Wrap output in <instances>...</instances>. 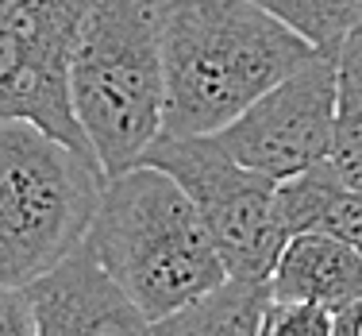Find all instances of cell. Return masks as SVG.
Listing matches in <instances>:
<instances>
[{"label":"cell","instance_id":"6da1fadb","mask_svg":"<svg viewBox=\"0 0 362 336\" xmlns=\"http://www.w3.org/2000/svg\"><path fill=\"white\" fill-rule=\"evenodd\" d=\"M166 124L212 135L320 50L251 0H158Z\"/></svg>","mask_w":362,"mask_h":336},{"label":"cell","instance_id":"7a4b0ae2","mask_svg":"<svg viewBox=\"0 0 362 336\" xmlns=\"http://www.w3.org/2000/svg\"><path fill=\"white\" fill-rule=\"evenodd\" d=\"M85 240L151 329L228 279L193 194L154 162L108 174Z\"/></svg>","mask_w":362,"mask_h":336},{"label":"cell","instance_id":"3957f363","mask_svg":"<svg viewBox=\"0 0 362 336\" xmlns=\"http://www.w3.org/2000/svg\"><path fill=\"white\" fill-rule=\"evenodd\" d=\"M70 97L105 174L143 162L166 124L158 0H93L74 47Z\"/></svg>","mask_w":362,"mask_h":336},{"label":"cell","instance_id":"277c9868","mask_svg":"<svg viewBox=\"0 0 362 336\" xmlns=\"http://www.w3.org/2000/svg\"><path fill=\"white\" fill-rule=\"evenodd\" d=\"M97 155L31 120H0V279L28 286L89 236L105 194Z\"/></svg>","mask_w":362,"mask_h":336},{"label":"cell","instance_id":"5b68a950","mask_svg":"<svg viewBox=\"0 0 362 336\" xmlns=\"http://www.w3.org/2000/svg\"><path fill=\"white\" fill-rule=\"evenodd\" d=\"M143 162L170 170L193 194L228 274L270 282L289 240L278 209V178L231 159L216 135H158Z\"/></svg>","mask_w":362,"mask_h":336},{"label":"cell","instance_id":"8992f818","mask_svg":"<svg viewBox=\"0 0 362 336\" xmlns=\"http://www.w3.org/2000/svg\"><path fill=\"white\" fill-rule=\"evenodd\" d=\"M93 0H0V120H31L89 151L70 97V62Z\"/></svg>","mask_w":362,"mask_h":336},{"label":"cell","instance_id":"52a82bcc","mask_svg":"<svg viewBox=\"0 0 362 336\" xmlns=\"http://www.w3.org/2000/svg\"><path fill=\"white\" fill-rule=\"evenodd\" d=\"M216 143L243 167L286 178L332 159L335 147V55H313L251 108H243Z\"/></svg>","mask_w":362,"mask_h":336},{"label":"cell","instance_id":"ba28073f","mask_svg":"<svg viewBox=\"0 0 362 336\" xmlns=\"http://www.w3.org/2000/svg\"><path fill=\"white\" fill-rule=\"evenodd\" d=\"M28 301L35 309L39 336H124L151 332L143 309L97 259L89 240L74 247L62 263L28 282Z\"/></svg>","mask_w":362,"mask_h":336},{"label":"cell","instance_id":"9c48e42d","mask_svg":"<svg viewBox=\"0 0 362 336\" xmlns=\"http://www.w3.org/2000/svg\"><path fill=\"white\" fill-rule=\"evenodd\" d=\"M270 298L343 309L362 298V247L327 232H293L270 274Z\"/></svg>","mask_w":362,"mask_h":336},{"label":"cell","instance_id":"30bf717a","mask_svg":"<svg viewBox=\"0 0 362 336\" xmlns=\"http://www.w3.org/2000/svg\"><path fill=\"white\" fill-rule=\"evenodd\" d=\"M278 209L293 232H327L362 247V186H355L332 159L278 182Z\"/></svg>","mask_w":362,"mask_h":336},{"label":"cell","instance_id":"8fae6325","mask_svg":"<svg viewBox=\"0 0 362 336\" xmlns=\"http://www.w3.org/2000/svg\"><path fill=\"white\" fill-rule=\"evenodd\" d=\"M266 306H270V282H251L228 274L201 298H193L174 317L158 321L151 332L174 336H262Z\"/></svg>","mask_w":362,"mask_h":336},{"label":"cell","instance_id":"7c38bea8","mask_svg":"<svg viewBox=\"0 0 362 336\" xmlns=\"http://www.w3.org/2000/svg\"><path fill=\"white\" fill-rule=\"evenodd\" d=\"M332 162L362 186V23L335 50V147Z\"/></svg>","mask_w":362,"mask_h":336},{"label":"cell","instance_id":"4fadbf2b","mask_svg":"<svg viewBox=\"0 0 362 336\" xmlns=\"http://www.w3.org/2000/svg\"><path fill=\"white\" fill-rule=\"evenodd\" d=\"M251 4L289 23L324 55H335L343 39L362 23V0H251Z\"/></svg>","mask_w":362,"mask_h":336},{"label":"cell","instance_id":"5bb4252c","mask_svg":"<svg viewBox=\"0 0 362 336\" xmlns=\"http://www.w3.org/2000/svg\"><path fill=\"white\" fill-rule=\"evenodd\" d=\"M262 336H335V313L316 301H278L266 306Z\"/></svg>","mask_w":362,"mask_h":336},{"label":"cell","instance_id":"9a60e30c","mask_svg":"<svg viewBox=\"0 0 362 336\" xmlns=\"http://www.w3.org/2000/svg\"><path fill=\"white\" fill-rule=\"evenodd\" d=\"M0 336H39L28 290L0 279Z\"/></svg>","mask_w":362,"mask_h":336},{"label":"cell","instance_id":"2e32d148","mask_svg":"<svg viewBox=\"0 0 362 336\" xmlns=\"http://www.w3.org/2000/svg\"><path fill=\"white\" fill-rule=\"evenodd\" d=\"M335 336H362V298L335 309Z\"/></svg>","mask_w":362,"mask_h":336}]
</instances>
